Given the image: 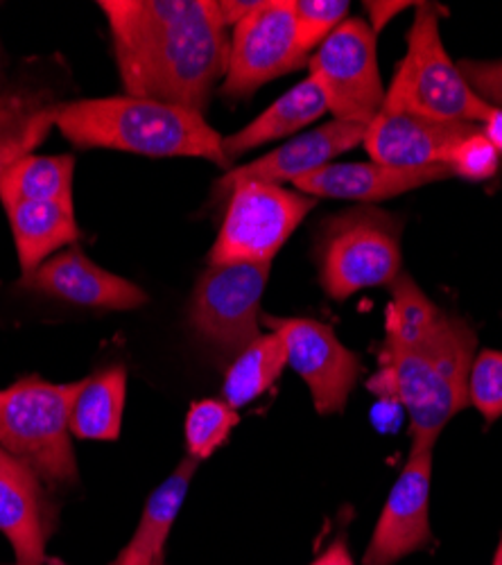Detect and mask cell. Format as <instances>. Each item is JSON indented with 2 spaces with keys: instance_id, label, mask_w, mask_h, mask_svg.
Here are the masks:
<instances>
[{
  "instance_id": "6da1fadb",
  "label": "cell",
  "mask_w": 502,
  "mask_h": 565,
  "mask_svg": "<svg viewBox=\"0 0 502 565\" xmlns=\"http://www.w3.org/2000/svg\"><path fill=\"white\" fill-rule=\"evenodd\" d=\"M127 96L204 114L229 66L213 0H100Z\"/></svg>"
},
{
  "instance_id": "d4e9b609",
  "label": "cell",
  "mask_w": 502,
  "mask_h": 565,
  "mask_svg": "<svg viewBox=\"0 0 502 565\" xmlns=\"http://www.w3.org/2000/svg\"><path fill=\"white\" fill-rule=\"evenodd\" d=\"M426 292L407 274L392 282V301L387 306V344L394 349L415 347L430 335L441 317Z\"/></svg>"
},
{
  "instance_id": "ffe728a7",
  "label": "cell",
  "mask_w": 502,
  "mask_h": 565,
  "mask_svg": "<svg viewBox=\"0 0 502 565\" xmlns=\"http://www.w3.org/2000/svg\"><path fill=\"white\" fill-rule=\"evenodd\" d=\"M324 114H329V107L322 90H319V86L310 77H306L303 82L292 86L288 93H284L277 103H271L247 127H243L232 136H224L222 152L226 161L232 163V159H238L245 152H252L269 143V140L297 134L299 129L319 120Z\"/></svg>"
},
{
  "instance_id": "603a6c76",
  "label": "cell",
  "mask_w": 502,
  "mask_h": 565,
  "mask_svg": "<svg viewBox=\"0 0 502 565\" xmlns=\"http://www.w3.org/2000/svg\"><path fill=\"white\" fill-rule=\"evenodd\" d=\"M286 364L288 351L284 340L277 333L260 335L236 355L234 364L226 371L222 387L224 401L234 409L254 403L279 381Z\"/></svg>"
},
{
  "instance_id": "e575fe53",
  "label": "cell",
  "mask_w": 502,
  "mask_h": 565,
  "mask_svg": "<svg viewBox=\"0 0 502 565\" xmlns=\"http://www.w3.org/2000/svg\"><path fill=\"white\" fill-rule=\"evenodd\" d=\"M482 134L498 152H502V107H491V114L482 122Z\"/></svg>"
},
{
  "instance_id": "e0dca14e",
  "label": "cell",
  "mask_w": 502,
  "mask_h": 565,
  "mask_svg": "<svg viewBox=\"0 0 502 565\" xmlns=\"http://www.w3.org/2000/svg\"><path fill=\"white\" fill-rule=\"evenodd\" d=\"M0 534L21 563H41L51 536V504L32 470L0 450Z\"/></svg>"
},
{
  "instance_id": "ba28073f",
  "label": "cell",
  "mask_w": 502,
  "mask_h": 565,
  "mask_svg": "<svg viewBox=\"0 0 502 565\" xmlns=\"http://www.w3.org/2000/svg\"><path fill=\"white\" fill-rule=\"evenodd\" d=\"M308 77L319 86L333 120L370 125L385 105L376 34L364 19H346L310 55Z\"/></svg>"
},
{
  "instance_id": "4dcf8cb0",
  "label": "cell",
  "mask_w": 502,
  "mask_h": 565,
  "mask_svg": "<svg viewBox=\"0 0 502 565\" xmlns=\"http://www.w3.org/2000/svg\"><path fill=\"white\" fill-rule=\"evenodd\" d=\"M403 405L398 403V398L394 396H381L376 407L372 409V420L376 430L381 433H394L398 430V423H400V414H403Z\"/></svg>"
},
{
  "instance_id": "2e32d148",
  "label": "cell",
  "mask_w": 502,
  "mask_h": 565,
  "mask_svg": "<svg viewBox=\"0 0 502 565\" xmlns=\"http://www.w3.org/2000/svg\"><path fill=\"white\" fill-rule=\"evenodd\" d=\"M452 177L450 166H430L419 170L387 168L381 163H329L297 181L292 185L308 198L351 200V202H383L415 188L444 181Z\"/></svg>"
},
{
  "instance_id": "8992f818",
  "label": "cell",
  "mask_w": 502,
  "mask_h": 565,
  "mask_svg": "<svg viewBox=\"0 0 502 565\" xmlns=\"http://www.w3.org/2000/svg\"><path fill=\"white\" fill-rule=\"evenodd\" d=\"M319 280L331 299L392 286L400 274V224L376 206H360L324 222L317 243Z\"/></svg>"
},
{
  "instance_id": "3957f363",
  "label": "cell",
  "mask_w": 502,
  "mask_h": 565,
  "mask_svg": "<svg viewBox=\"0 0 502 565\" xmlns=\"http://www.w3.org/2000/svg\"><path fill=\"white\" fill-rule=\"evenodd\" d=\"M478 335L462 317L441 312L426 340L385 347L394 396L409 418L413 448H432L446 423L469 405V375Z\"/></svg>"
},
{
  "instance_id": "5bb4252c",
  "label": "cell",
  "mask_w": 502,
  "mask_h": 565,
  "mask_svg": "<svg viewBox=\"0 0 502 565\" xmlns=\"http://www.w3.org/2000/svg\"><path fill=\"white\" fill-rule=\"evenodd\" d=\"M370 125L331 120L308 134H301L286 146L274 152L226 172L217 183L215 191L220 195H229L232 188L245 181H263V183H284L297 181L319 168L329 166L342 152L353 150L364 140Z\"/></svg>"
},
{
  "instance_id": "83f0119b",
  "label": "cell",
  "mask_w": 502,
  "mask_h": 565,
  "mask_svg": "<svg viewBox=\"0 0 502 565\" xmlns=\"http://www.w3.org/2000/svg\"><path fill=\"white\" fill-rule=\"evenodd\" d=\"M469 405H473L487 423L502 416V351H480L469 375Z\"/></svg>"
},
{
  "instance_id": "44dd1931",
  "label": "cell",
  "mask_w": 502,
  "mask_h": 565,
  "mask_svg": "<svg viewBox=\"0 0 502 565\" xmlns=\"http://www.w3.org/2000/svg\"><path fill=\"white\" fill-rule=\"evenodd\" d=\"M125 398L127 371L122 366H111L79 381L71 405V435L90 441H116Z\"/></svg>"
},
{
  "instance_id": "4316f807",
  "label": "cell",
  "mask_w": 502,
  "mask_h": 565,
  "mask_svg": "<svg viewBox=\"0 0 502 565\" xmlns=\"http://www.w3.org/2000/svg\"><path fill=\"white\" fill-rule=\"evenodd\" d=\"M346 0H292L299 49L310 57L349 14Z\"/></svg>"
},
{
  "instance_id": "7c38bea8",
  "label": "cell",
  "mask_w": 502,
  "mask_h": 565,
  "mask_svg": "<svg viewBox=\"0 0 502 565\" xmlns=\"http://www.w3.org/2000/svg\"><path fill=\"white\" fill-rule=\"evenodd\" d=\"M432 448H409L394 482L362 565H394L432 541L430 532Z\"/></svg>"
},
{
  "instance_id": "5b68a950",
  "label": "cell",
  "mask_w": 502,
  "mask_h": 565,
  "mask_svg": "<svg viewBox=\"0 0 502 565\" xmlns=\"http://www.w3.org/2000/svg\"><path fill=\"white\" fill-rule=\"evenodd\" d=\"M77 383L57 385L36 375L0 390V450L45 484L77 480L71 441V405Z\"/></svg>"
},
{
  "instance_id": "ac0fdd59",
  "label": "cell",
  "mask_w": 502,
  "mask_h": 565,
  "mask_svg": "<svg viewBox=\"0 0 502 565\" xmlns=\"http://www.w3.org/2000/svg\"><path fill=\"white\" fill-rule=\"evenodd\" d=\"M60 105L49 88L25 82L0 90V177L49 138L57 127Z\"/></svg>"
},
{
  "instance_id": "d6a6232c",
  "label": "cell",
  "mask_w": 502,
  "mask_h": 565,
  "mask_svg": "<svg viewBox=\"0 0 502 565\" xmlns=\"http://www.w3.org/2000/svg\"><path fill=\"white\" fill-rule=\"evenodd\" d=\"M367 6V12L372 17V30L374 34H378L398 12H403L405 8H409L413 3H385V0H381V3H364Z\"/></svg>"
},
{
  "instance_id": "9c48e42d",
  "label": "cell",
  "mask_w": 502,
  "mask_h": 565,
  "mask_svg": "<svg viewBox=\"0 0 502 565\" xmlns=\"http://www.w3.org/2000/svg\"><path fill=\"white\" fill-rule=\"evenodd\" d=\"M310 57L299 49L292 0H263L234 28L229 66L220 96L243 100L281 75L308 66Z\"/></svg>"
},
{
  "instance_id": "f546056e",
  "label": "cell",
  "mask_w": 502,
  "mask_h": 565,
  "mask_svg": "<svg viewBox=\"0 0 502 565\" xmlns=\"http://www.w3.org/2000/svg\"><path fill=\"white\" fill-rule=\"evenodd\" d=\"M460 71L469 82V86L487 105L502 107V62H495V64L462 62Z\"/></svg>"
},
{
  "instance_id": "d590c367",
  "label": "cell",
  "mask_w": 502,
  "mask_h": 565,
  "mask_svg": "<svg viewBox=\"0 0 502 565\" xmlns=\"http://www.w3.org/2000/svg\"><path fill=\"white\" fill-rule=\"evenodd\" d=\"M6 88V55L3 49H0V90Z\"/></svg>"
},
{
  "instance_id": "f1b7e54d",
  "label": "cell",
  "mask_w": 502,
  "mask_h": 565,
  "mask_svg": "<svg viewBox=\"0 0 502 565\" xmlns=\"http://www.w3.org/2000/svg\"><path fill=\"white\" fill-rule=\"evenodd\" d=\"M500 152L489 143L487 136L482 134V127L460 140L455 150L448 157V166L452 170V177H462L469 181H487L498 172Z\"/></svg>"
},
{
  "instance_id": "277c9868",
  "label": "cell",
  "mask_w": 502,
  "mask_h": 565,
  "mask_svg": "<svg viewBox=\"0 0 502 565\" xmlns=\"http://www.w3.org/2000/svg\"><path fill=\"white\" fill-rule=\"evenodd\" d=\"M444 10L419 3L413 28L407 32V53L385 90V114H415L444 122H484L491 114L464 79L441 41L439 21Z\"/></svg>"
},
{
  "instance_id": "4fadbf2b",
  "label": "cell",
  "mask_w": 502,
  "mask_h": 565,
  "mask_svg": "<svg viewBox=\"0 0 502 565\" xmlns=\"http://www.w3.org/2000/svg\"><path fill=\"white\" fill-rule=\"evenodd\" d=\"M480 127L469 122H444L415 114L381 111L367 127L362 146L374 163L400 170L448 166L455 146Z\"/></svg>"
},
{
  "instance_id": "74e56055",
  "label": "cell",
  "mask_w": 502,
  "mask_h": 565,
  "mask_svg": "<svg viewBox=\"0 0 502 565\" xmlns=\"http://www.w3.org/2000/svg\"><path fill=\"white\" fill-rule=\"evenodd\" d=\"M14 565H41V563H21V561H19V563H14Z\"/></svg>"
},
{
  "instance_id": "52a82bcc",
  "label": "cell",
  "mask_w": 502,
  "mask_h": 565,
  "mask_svg": "<svg viewBox=\"0 0 502 565\" xmlns=\"http://www.w3.org/2000/svg\"><path fill=\"white\" fill-rule=\"evenodd\" d=\"M314 206V198L279 183L245 181L234 185L209 263L271 265Z\"/></svg>"
},
{
  "instance_id": "9a60e30c",
  "label": "cell",
  "mask_w": 502,
  "mask_h": 565,
  "mask_svg": "<svg viewBox=\"0 0 502 565\" xmlns=\"http://www.w3.org/2000/svg\"><path fill=\"white\" fill-rule=\"evenodd\" d=\"M21 288L100 310H133L148 301V295L139 286L98 267L79 249L55 254L36 271L21 278Z\"/></svg>"
},
{
  "instance_id": "cb8c5ba5",
  "label": "cell",
  "mask_w": 502,
  "mask_h": 565,
  "mask_svg": "<svg viewBox=\"0 0 502 565\" xmlns=\"http://www.w3.org/2000/svg\"><path fill=\"white\" fill-rule=\"evenodd\" d=\"M197 466L200 461L189 455L172 470V476L150 495V500L143 507L139 527H136L131 541L127 543L129 547L152 552L159 561L163 558L170 530L177 521L181 504L186 500L191 480L197 473Z\"/></svg>"
},
{
  "instance_id": "30bf717a",
  "label": "cell",
  "mask_w": 502,
  "mask_h": 565,
  "mask_svg": "<svg viewBox=\"0 0 502 565\" xmlns=\"http://www.w3.org/2000/svg\"><path fill=\"white\" fill-rule=\"evenodd\" d=\"M271 265L226 263L209 265L197 280L191 323L213 347L241 353L260 333V299Z\"/></svg>"
},
{
  "instance_id": "1f68e13d",
  "label": "cell",
  "mask_w": 502,
  "mask_h": 565,
  "mask_svg": "<svg viewBox=\"0 0 502 565\" xmlns=\"http://www.w3.org/2000/svg\"><path fill=\"white\" fill-rule=\"evenodd\" d=\"M263 3V0H217L215 3V10H217V17L222 21V25H238L241 21H245L258 6Z\"/></svg>"
},
{
  "instance_id": "484cf974",
  "label": "cell",
  "mask_w": 502,
  "mask_h": 565,
  "mask_svg": "<svg viewBox=\"0 0 502 565\" xmlns=\"http://www.w3.org/2000/svg\"><path fill=\"white\" fill-rule=\"evenodd\" d=\"M238 409L226 401L206 398L191 405L186 416V446L197 461L209 459L238 426Z\"/></svg>"
},
{
  "instance_id": "8d00e7d4",
  "label": "cell",
  "mask_w": 502,
  "mask_h": 565,
  "mask_svg": "<svg viewBox=\"0 0 502 565\" xmlns=\"http://www.w3.org/2000/svg\"><path fill=\"white\" fill-rule=\"evenodd\" d=\"M491 565H502V541L498 543V550H495V556H493Z\"/></svg>"
},
{
  "instance_id": "8fae6325",
  "label": "cell",
  "mask_w": 502,
  "mask_h": 565,
  "mask_svg": "<svg viewBox=\"0 0 502 565\" xmlns=\"http://www.w3.org/2000/svg\"><path fill=\"white\" fill-rule=\"evenodd\" d=\"M260 323L284 340L288 364L308 385L314 409L342 412L362 375V360L335 338L333 328L314 319L269 315H260Z\"/></svg>"
},
{
  "instance_id": "7402d4cb",
  "label": "cell",
  "mask_w": 502,
  "mask_h": 565,
  "mask_svg": "<svg viewBox=\"0 0 502 565\" xmlns=\"http://www.w3.org/2000/svg\"><path fill=\"white\" fill-rule=\"evenodd\" d=\"M73 168L75 159L71 154H30L21 159L0 177V204L55 202L73 206Z\"/></svg>"
},
{
  "instance_id": "d6986e66",
  "label": "cell",
  "mask_w": 502,
  "mask_h": 565,
  "mask_svg": "<svg viewBox=\"0 0 502 565\" xmlns=\"http://www.w3.org/2000/svg\"><path fill=\"white\" fill-rule=\"evenodd\" d=\"M6 213L21 265V278L82 238L73 206L55 202H14L6 206Z\"/></svg>"
},
{
  "instance_id": "836d02e7",
  "label": "cell",
  "mask_w": 502,
  "mask_h": 565,
  "mask_svg": "<svg viewBox=\"0 0 502 565\" xmlns=\"http://www.w3.org/2000/svg\"><path fill=\"white\" fill-rule=\"evenodd\" d=\"M310 565H355V563L351 558L346 541L338 539L333 545L327 547V552L322 556H319L317 561H312Z\"/></svg>"
},
{
  "instance_id": "7a4b0ae2",
  "label": "cell",
  "mask_w": 502,
  "mask_h": 565,
  "mask_svg": "<svg viewBox=\"0 0 502 565\" xmlns=\"http://www.w3.org/2000/svg\"><path fill=\"white\" fill-rule=\"evenodd\" d=\"M57 129L75 148H105L154 159L193 157L229 168L222 138L204 114L136 96L62 103Z\"/></svg>"
}]
</instances>
